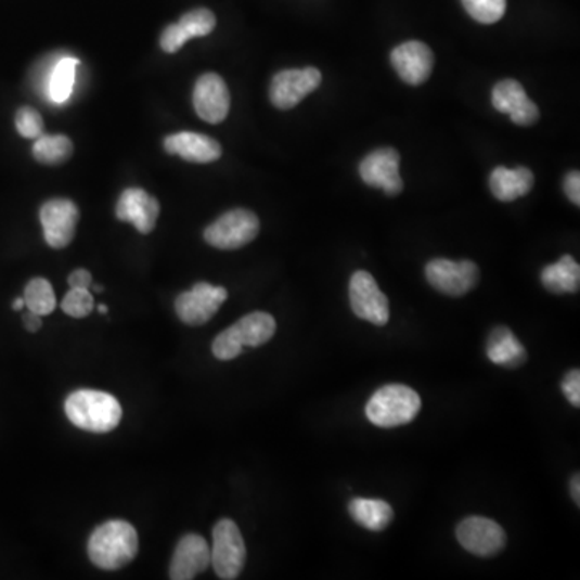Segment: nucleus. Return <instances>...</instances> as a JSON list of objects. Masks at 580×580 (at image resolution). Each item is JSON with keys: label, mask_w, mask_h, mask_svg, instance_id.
I'll list each match as a JSON object with an SVG mask.
<instances>
[{"label": "nucleus", "mask_w": 580, "mask_h": 580, "mask_svg": "<svg viewBox=\"0 0 580 580\" xmlns=\"http://www.w3.org/2000/svg\"><path fill=\"white\" fill-rule=\"evenodd\" d=\"M138 552V530L121 519L101 524L92 532L88 543L89 558L105 571L125 568L136 558Z\"/></svg>", "instance_id": "f257e3e1"}, {"label": "nucleus", "mask_w": 580, "mask_h": 580, "mask_svg": "<svg viewBox=\"0 0 580 580\" xmlns=\"http://www.w3.org/2000/svg\"><path fill=\"white\" fill-rule=\"evenodd\" d=\"M65 413L79 429L105 434L114 430L121 421L123 410L112 394L101 390H76L66 399Z\"/></svg>", "instance_id": "f03ea898"}, {"label": "nucleus", "mask_w": 580, "mask_h": 580, "mask_svg": "<svg viewBox=\"0 0 580 580\" xmlns=\"http://www.w3.org/2000/svg\"><path fill=\"white\" fill-rule=\"evenodd\" d=\"M421 411V397L403 384H387L373 394L364 408L370 423L390 429L411 423Z\"/></svg>", "instance_id": "7ed1b4c3"}, {"label": "nucleus", "mask_w": 580, "mask_h": 580, "mask_svg": "<svg viewBox=\"0 0 580 580\" xmlns=\"http://www.w3.org/2000/svg\"><path fill=\"white\" fill-rule=\"evenodd\" d=\"M260 232L257 215L245 208H234L221 215L204 232L205 242L218 250H237L255 241Z\"/></svg>", "instance_id": "20e7f679"}, {"label": "nucleus", "mask_w": 580, "mask_h": 580, "mask_svg": "<svg viewBox=\"0 0 580 580\" xmlns=\"http://www.w3.org/2000/svg\"><path fill=\"white\" fill-rule=\"evenodd\" d=\"M211 566L218 578L237 579L247 559L244 539L237 524L221 519L214 527V545L210 549Z\"/></svg>", "instance_id": "39448f33"}, {"label": "nucleus", "mask_w": 580, "mask_h": 580, "mask_svg": "<svg viewBox=\"0 0 580 580\" xmlns=\"http://www.w3.org/2000/svg\"><path fill=\"white\" fill-rule=\"evenodd\" d=\"M348 295H350V307L355 317L374 326H386L389 323V300L368 271L353 273Z\"/></svg>", "instance_id": "423d86ee"}, {"label": "nucleus", "mask_w": 580, "mask_h": 580, "mask_svg": "<svg viewBox=\"0 0 580 580\" xmlns=\"http://www.w3.org/2000/svg\"><path fill=\"white\" fill-rule=\"evenodd\" d=\"M228 300L224 287L197 283L191 291L182 292L175 301L179 320L188 326H204Z\"/></svg>", "instance_id": "0eeeda50"}, {"label": "nucleus", "mask_w": 580, "mask_h": 580, "mask_svg": "<svg viewBox=\"0 0 580 580\" xmlns=\"http://www.w3.org/2000/svg\"><path fill=\"white\" fill-rule=\"evenodd\" d=\"M323 81L318 68L308 66L300 69H284L274 75L270 86V101L280 111L297 107L311 92L317 91Z\"/></svg>", "instance_id": "6e6552de"}, {"label": "nucleus", "mask_w": 580, "mask_h": 580, "mask_svg": "<svg viewBox=\"0 0 580 580\" xmlns=\"http://www.w3.org/2000/svg\"><path fill=\"white\" fill-rule=\"evenodd\" d=\"M479 276V268L469 260L452 261L447 258H436L426 267V278L430 286L450 297H462L474 289Z\"/></svg>", "instance_id": "1a4fd4ad"}, {"label": "nucleus", "mask_w": 580, "mask_h": 580, "mask_svg": "<svg viewBox=\"0 0 580 580\" xmlns=\"http://www.w3.org/2000/svg\"><path fill=\"white\" fill-rule=\"evenodd\" d=\"M456 539L466 552L482 558L495 556L506 545L503 527L482 516H469L456 527Z\"/></svg>", "instance_id": "9d476101"}, {"label": "nucleus", "mask_w": 580, "mask_h": 580, "mask_svg": "<svg viewBox=\"0 0 580 580\" xmlns=\"http://www.w3.org/2000/svg\"><path fill=\"white\" fill-rule=\"evenodd\" d=\"M42 231L49 247L65 248L75 239L79 221V210L75 202L68 198H52L39 210Z\"/></svg>", "instance_id": "9b49d317"}, {"label": "nucleus", "mask_w": 580, "mask_h": 580, "mask_svg": "<svg viewBox=\"0 0 580 580\" xmlns=\"http://www.w3.org/2000/svg\"><path fill=\"white\" fill-rule=\"evenodd\" d=\"M360 176L364 184L383 189L390 197L403 191L400 154L396 149H377L366 155L360 164Z\"/></svg>", "instance_id": "f8f14e48"}, {"label": "nucleus", "mask_w": 580, "mask_h": 580, "mask_svg": "<svg viewBox=\"0 0 580 580\" xmlns=\"http://www.w3.org/2000/svg\"><path fill=\"white\" fill-rule=\"evenodd\" d=\"M231 95L227 82L217 73H205L195 81V114L210 125L224 121L230 114Z\"/></svg>", "instance_id": "ddd939ff"}, {"label": "nucleus", "mask_w": 580, "mask_h": 580, "mask_svg": "<svg viewBox=\"0 0 580 580\" xmlns=\"http://www.w3.org/2000/svg\"><path fill=\"white\" fill-rule=\"evenodd\" d=\"M158 217H160V204L144 189H126L119 195L116 218L125 223H131L141 234L154 231Z\"/></svg>", "instance_id": "4468645a"}, {"label": "nucleus", "mask_w": 580, "mask_h": 580, "mask_svg": "<svg viewBox=\"0 0 580 580\" xmlns=\"http://www.w3.org/2000/svg\"><path fill=\"white\" fill-rule=\"evenodd\" d=\"M217 26V16L211 10L195 9L184 13L175 25L167 26L160 36V48L167 54H176L192 38L211 35Z\"/></svg>", "instance_id": "2eb2a0df"}, {"label": "nucleus", "mask_w": 580, "mask_h": 580, "mask_svg": "<svg viewBox=\"0 0 580 580\" xmlns=\"http://www.w3.org/2000/svg\"><path fill=\"white\" fill-rule=\"evenodd\" d=\"M211 565L210 545L197 533H188L176 545L170 565V578L191 580L207 571Z\"/></svg>", "instance_id": "dca6fc26"}, {"label": "nucleus", "mask_w": 580, "mask_h": 580, "mask_svg": "<svg viewBox=\"0 0 580 580\" xmlns=\"http://www.w3.org/2000/svg\"><path fill=\"white\" fill-rule=\"evenodd\" d=\"M397 75L410 86H420L433 75L434 54L424 42L408 41L397 46L390 54Z\"/></svg>", "instance_id": "f3484780"}, {"label": "nucleus", "mask_w": 580, "mask_h": 580, "mask_svg": "<svg viewBox=\"0 0 580 580\" xmlns=\"http://www.w3.org/2000/svg\"><path fill=\"white\" fill-rule=\"evenodd\" d=\"M492 104L500 114L510 115L515 125H533L540 116L536 102L527 98L526 91L516 79L497 82L492 91Z\"/></svg>", "instance_id": "a211bd4d"}, {"label": "nucleus", "mask_w": 580, "mask_h": 580, "mask_svg": "<svg viewBox=\"0 0 580 580\" xmlns=\"http://www.w3.org/2000/svg\"><path fill=\"white\" fill-rule=\"evenodd\" d=\"M165 151L191 164H211L223 155L220 142L201 132L181 131L165 138Z\"/></svg>", "instance_id": "6ab92c4d"}, {"label": "nucleus", "mask_w": 580, "mask_h": 580, "mask_svg": "<svg viewBox=\"0 0 580 580\" xmlns=\"http://www.w3.org/2000/svg\"><path fill=\"white\" fill-rule=\"evenodd\" d=\"M490 191L500 202H513L529 194L533 188V175L529 168L497 167L489 179Z\"/></svg>", "instance_id": "aec40b11"}, {"label": "nucleus", "mask_w": 580, "mask_h": 580, "mask_svg": "<svg viewBox=\"0 0 580 580\" xmlns=\"http://www.w3.org/2000/svg\"><path fill=\"white\" fill-rule=\"evenodd\" d=\"M486 351L493 364L510 368V370L521 366L526 361V348L519 343L513 331L505 326L495 327L490 333Z\"/></svg>", "instance_id": "412c9836"}, {"label": "nucleus", "mask_w": 580, "mask_h": 580, "mask_svg": "<svg viewBox=\"0 0 580 580\" xmlns=\"http://www.w3.org/2000/svg\"><path fill=\"white\" fill-rule=\"evenodd\" d=\"M230 330L242 347H260L273 339L276 334V321L270 313L254 311L232 324Z\"/></svg>", "instance_id": "4be33fe9"}, {"label": "nucleus", "mask_w": 580, "mask_h": 580, "mask_svg": "<svg viewBox=\"0 0 580 580\" xmlns=\"http://www.w3.org/2000/svg\"><path fill=\"white\" fill-rule=\"evenodd\" d=\"M348 513L358 526L364 529L381 532L386 529L394 519V508L384 500L353 499L348 505Z\"/></svg>", "instance_id": "5701e85b"}, {"label": "nucleus", "mask_w": 580, "mask_h": 580, "mask_svg": "<svg viewBox=\"0 0 580 580\" xmlns=\"http://www.w3.org/2000/svg\"><path fill=\"white\" fill-rule=\"evenodd\" d=\"M542 284L553 294H576L580 286V267L571 255H565L556 263L542 271Z\"/></svg>", "instance_id": "b1692460"}, {"label": "nucleus", "mask_w": 580, "mask_h": 580, "mask_svg": "<svg viewBox=\"0 0 580 580\" xmlns=\"http://www.w3.org/2000/svg\"><path fill=\"white\" fill-rule=\"evenodd\" d=\"M73 151L75 147H73L72 139L63 134H42L33 145L36 162L49 165V167L66 164L72 158Z\"/></svg>", "instance_id": "393cba45"}, {"label": "nucleus", "mask_w": 580, "mask_h": 580, "mask_svg": "<svg viewBox=\"0 0 580 580\" xmlns=\"http://www.w3.org/2000/svg\"><path fill=\"white\" fill-rule=\"evenodd\" d=\"M79 63L81 60L65 55L52 69L51 79H49V101L52 104L62 105L72 98L73 88H75L76 66Z\"/></svg>", "instance_id": "a878e982"}, {"label": "nucleus", "mask_w": 580, "mask_h": 580, "mask_svg": "<svg viewBox=\"0 0 580 580\" xmlns=\"http://www.w3.org/2000/svg\"><path fill=\"white\" fill-rule=\"evenodd\" d=\"M23 298H25V307L33 313L41 314V317L54 313L55 307H57L54 287L44 278H35V280L29 281L26 284Z\"/></svg>", "instance_id": "bb28decb"}, {"label": "nucleus", "mask_w": 580, "mask_h": 580, "mask_svg": "<svg viewBox=\"0 0 580 580\" xmlns=\"http://www.w3.org/2000/svg\"><path fill=\"white\" fill-rule=\"evenodd\" d=\"M471 18L482 25L500 22L506 12V0H462Z\"/></svg>", "instance_id": "cd10ccee"}, {"label": "nucleus", "mask_w": 580, "mask_h": 580, "mask_svg": "<svg viewBox=\"0 0 580 580\" xmlns=\"http://www.w3.org/2000/svg\"><path fill=\"white\" fill-rule=\"evenodd\" d=\"M63 313L72 318H86L94 310V297L89 289H69L62 300Z\"/></svg>", "instance_id": "c85d7f7f"}, {"label": "nucleus", "mask_w": 580, "mask_h": 580, "mask_svg": "<svg viewBox=\"0 0 580 580\" xmlns=\"http://www.w3.org/2000/svg\"><path fill=\"white\" fill-rule=\"evenodd\" d=\"M16 131L25 139H38L44 134V119L33 107H22L15 115Z\"/></svg>", "instance_id": "c756f323"}, {"label": "nucleus", "mask_w": 580, "mask_h": 580, "mask_svg": "<svg viewBox=\"0 0 580 580\" xmlns=\"http://www.w3.org/2000/svg\"><path fill=\"white\" fill-rule=\"evenodd\" d=\"M242 350H244V347L235 340L230 327L218 334L217 339L211 344V351H214L215 358L221 361L234 360L242 353Z\"/></svg>", "instance_id": "7c9ffc66"}, {"label": "nucleus", "mask_w": 580, "mask_h": 580, "mask_svg": "<svg viewBox=\"0 0 580 580\" xmlns=\"http://www.w3.org/2000/svg\"><path fill=\"white\" fill-rule=\"evenodd\" d=\"M563 392L572 407H580V371L571 370L566 374L562 384Z\"/></svg>", "instance_id": "2f4dec72"}, {"label": "nucleus", "mask_w": 580, "mask_h": 580, "mask_svg": "<svg viewBox=\"0 0 580 580\" xmlns=\"http://www.w3.org/2000/svg\"><path fill=\"white\" fill-rule=\"evenodd\" d=\"M565 192L569 201L575 205H580V175L579 171H571L565 178Z\"/></svg>", "instance_id": "473e14b6"}, {"label": "nucleus", "mask_w": 580, "mask_h": 580, "mask_svg": "<svg viewBox=\"0 0 580 580\" xmlns=\"http://www.w3.org/2000/svg\"><path fill=\"white\" fill-rule=\"evenodd\" d=\"M68 284L72 289H91L92 274L88 270H75L68 276Z\"/></svg>", "instance_id": "72a5a7b5"}, {"label": "nucleus", "mask_w": 580, "mask_h": 580, "mask_svg": "<svg viewBox=\"0 0 580 580\" xmlns=\"http://www.w3.org/2000/svg\"><path fill=\"white\" fill-rule=\"evenodd\" d=\"M23 323H25L26 331H29V333H38L42 327V317L28 310V313L23 317Z\"/></svg>", "instance_id": "f704fd0d"}, {"label": "nucleus", "mask_w": 580, "mask_h": 580, "mask_svg": "<svg viewBox=\"0 0 580 580\" xmlns=\"http://www.w3.org/2000/svg\"><path fill=\"white\" fill-rule=\"evenodd\" d=\"M571 495L572 500H575L578 505H580V479L579 474H576L575 477H572L571 480Z\"/></svg>", "instance_id": "c9c22d12"}, {"label": "nucleus", "mask_w": 580, "mask_h": 580, "mask_svg": "<svg viewBox=\"0 0 580 580\" xmlns=\"http://www.w3.org/2000/svg\"><path fill=\"white\" fill-rule=\"evenodd\" d=\"M12 308L15 311L23 310V308H25V298H16V300L13 301Z\"/></svg>", "instance_id": "e433bc0d"}, {"label": "nucleus", "mask_w": 580, "mask_h": 580, "mask_svg": "<svg viewBox=\"0 0 580 580\" xmlns=\"http://www.w3.org/2000/svg\"><path fill=\"white\" fill-rule=\"evenodd\" d=\"M98 310H99V313H102V314L108 313V307H105V305H99Z\"/></svg>", "instance_id": "4c0bfd02"}, {"label": "nucleus", "mask_w": 580, "mask_h": 580, "mask_svg": "<svg viewBox=\"0 0 580 580\" xmlns=\"http://www.w3.org/2000/svg\"><path fill=\"white\" fill-rule=\"evenodd\" d=\"M94 291L95 292H102V291H104V287H102L101 284H95Z\"/></svg>", "instance_id": "58836bf2"}]
</instances>
